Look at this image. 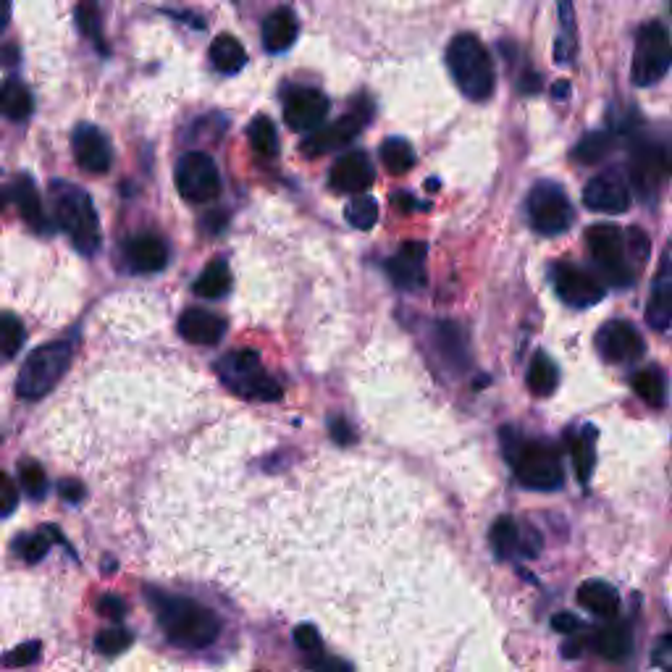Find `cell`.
<instances>
[{
	"mask_svg": "<svg viewBox=\"0 0 672 672\" xmlns=\"http://www.w3.org/2000/svg\"><path fill=\"white\" fill-rule=\"evenodd\" d=\"M71 363V344L69 342H53L37 347L32 355L24 360L16 381V392L21 399H40L53 386L61 381V376L69 371Z\"/></svg>",
	"mask_w": 672,
	"mask_h": 672,
	"instance_id": "5",
	"label": "cell"
},
{
	"mask_svg": "<svg viewBox=\"0 0 672 672\" xmlns=\"http://www.w3.org/2000/svg\"><path fill=\"white\" fill-rule=\"evenodd\" d=\"M596 350L602 352V357L609 363H628V360L641 357L644 339L636 326H630L628 321H609L596 334Z\"/></svg>",
	"mask_w": 672,
	"mask_h": 672,
	"instance_id": "14",
	"label": "cell"
},
{
	"mask_svg": "<svg viewBox=\"0 0 672 672\" xmlns=\"http://www.w3.org/2000/svg\"><path fill=\"white\" fill-rule=\"evenodd\" d=\"M557 384H560V371L552 363V357L536 352V357L528 365V389L536 397H549L557 389Z\"/></svg>",
	"mask_w": 672,
	"mask_h": 672,
	"instance_id": "31",
	"label": "cell"
},
{
	"mask_svg": "<svg viewBox=\"0 0 672 672\" xmlns=\"http://www.w3.org/2000/svg\"><path fill=\"white\" fill-rule=\"evenodd\" d=\"M436 347H439L441 357L455 371L468 368V342H465V334L460 331V326H455V323H439L436 326Z\"/></svg>",
	"mask_w": 672,
	"mask_h": 672,
	"instance_id": "26",
	"label": "cell"
},
{
	"mask_svg": "<svg viewBox=\"0 0 672 672\" xmlns=\"http://www.w3.org/2000/svg\"><path fill=\"white\" fill-rule=\"evenodd\" d=\"M0 210H3V195H0Z\"/></svg>",
	"mask_w": 672,
	"mask_h": 672,
	"instance_id": "57",
	"label": "cell"
},
{
	"mask_svg": "<svg viewBox=\"0 0 672 672\" xmlns=\"http://www.w3.org/2000/svg\"><path fill=\"white\" fill-rule=\"evenodd\" d=\"M512 436H515L512 431H502V439H507L504 449H507V457H510L518 481L536 491L560 489L562 481H565V473H562L557 452L552 447H546V444L520 441L512 439Z\"/></svg>",
	"mask_w": 672,
	"mask_h": 672,
	"instance_id": "4",
	"label": "cell"
},
{
	"mask_svg": "<svg viewBox=\"0 0 672 672\" xmlns=\"http://www.w3.org/2000/svg\"><path fill=\"white\" fill-rule=\"evenodd\" d=\"M21 486L27 489L29 497H42L45 489H48L45 470H42L37 462H24V465H21Z\"/></svg>",
	"mask_w": 672,
	"mask_h": 672,
	"instance_id": "44",
	"label": "cell"
},
{
	"mask_svg": "<svg viewBox=\"0 0 672 672\" xmlns=\"http://www.w3.org/2000/svg\"><path fill=\"white\" fill-rule=\"evenodd\" d=\"M294 644H297V649L300 651H305L308 657H315V659L323 657L321 633H318L313 625H297V630H294Z\"/></svg>",
	"mask_w": 672,
	"mask_h": 672,
	"instance_id": "43",
	"label": "cell"
},
{
	"mask_svg": "<svg viewBox=\"0 0 672 672\" xmlns=\"http://www.w3.org/2000/svg\"><path fill=\"white\" fill-rule=\"evenodd\" d=\"M628 250L630 255L638 260V263H644L646 258H649V250H651V242L649 237H646L644 231L641 229H630L628 234Z\"/></svg>",
	"mask_w": 672,
	"mask_h": 672,
	"instance_id": "49",
	"label": "cell"
},
{
	"mask_svg": "<svg viewBox=\"0 0 672 672\" xmlns=\"http://www.w3.org/2000/svg\"><path fill=\"white\" fill-rule=\"evenodd\" d=\"M630 384H633V392L644 399V402H649V405H654V407L665 405L667 378H665V373L659 371V368L651 365V368H644V371L633 373Z\"/></svg>",
	"mask_w": 672,
	"mask_h": 672,
	"instance_id": "32",
	"label": "cell"
},
{
	"mask_svg": "<svg viewBox=\"0 0 672 672\" xmlns=\"http://www.w3.org/2000/svg\"><path fill=\"white\" fill-rule=\"evenodd\" d=\"M596 651L602 654L609 662H623L633 651V636L625 623H609L607 628H602L594 638Z\"/></svg>",
	"mask_w": 672,
	"mask_h": 672,
	"instance_id": "25",
	"label": "cell"
},
{
	"mask_svg": "<svg viewBox=\"0 0 672 672\" xmlns=\"http://www.w3.org/2000/svg\"><path fill=\"white\" fill-rule=\"evenodd\" d=\"M14 200H16V205H19L24 221H27L32 229L35 231L48 229V218H45V210H42L40 195H37L35 182H32L29 176H19V179H16Z\"/></svg>",
	"mask_w": 672,
	"mask_h": 672,
	"instance_id": "27",
	"label": "cell"
},
{
	"mask_svg": "<svg viewBox=\"0 0 672 672\" xmlns=\"http://www.w3.org/2000/svg\"><path fill=\"white\" fill-rule=\"evenodd\" d=\"M98 607H100V615H105V617H113V620L124 617V602L116 599V596H103V599L98 602Z\"/></svg>",
	"mask_w": 672,
	"mask_h": 672,
	"instance_id": "50",
	"label": "cell"
},
{
	"mask_svg": "<svg viewBox=\"0 0 672 672\" xmlns=\"http://www.w3.org/2000/svg\"><path fill=\"white\" fill-rule=\"evenodd\" d=\"M609 150H612V134L591 132L578 142V147L573 150V158L581 163H599L607 158Z\"/></svg>",
	"mask_w": 672,
	"mask_h": 672,
	"instance_id": "38",
	"label": "cell"
},
{
	"mask_svg": "<svg viewBox=\"0 0 672 672\" xmlns=\"http://www.w3.org/2000/svg\"><path fill=\"white\" fill-rule=\"evenodd\" d=\"M578 602L581 607L591 609L599 617H615L620 609V594L607 581H586L578 588Z\"/></svg>",
	"mask_w": 672,
	"mask_h": 672,
	"instance_id": "24",
	"label": "cell"
},
{
	"mask_svg": "<svg viewBox=\"0 0 672 672\" xmlns=\"http://www.w3.org/2000/svg\"><path fill=\"white\" fill-rule=\"evenodd\" d=\"M126 260L134 271L158 273L161 268H166L168 250L163 245V239L153 237V234H142V237H134L126 245Z\"/></svg>",
	"mask_w": 672,
	"mask_h": 672,
	"instance_id": "21",
	"label": "cell"
},
{
	"mask_svg": "<svg viewBox=\"0 0 672 672\" xmlns=\"http://www.w3.org/2000/svg\"><path fill=\"white\" fill-rule=\"evenodd\" d=\"M528 218L541 234H562L573 224V205L565 189L554 182H539L528 195Z\"/></svg>",
	"mask_w": 672,
	"mask_h": 672,
	"instance_id": "10",
	"label": "cell"
},
{
	"mask_svg": "<svg viewBox=\"0 0 672 672\" xmlns=\"http://www.w3.org/2000/svg\"><path fill=\"white\" fill-rule=\"evenodd\" d=\"M16 504H19V489H16V483L0 473V518H8V515L16 510Z\"/></svg>",
	"mask_w": 672,
	"mask_h": 672,
	"instance_id": "47",
	"label": "cell"
},
{
	"mask_svg": "<svg viewBox=\"0 0 672 672\" xmlns=\"http://www.w3.org/2000/svg\"><path fill=\"white\" fill-rule=\"evenodd\" d=\"M77 24L82 29L84 35L90 37L92 42H98L100 48H103V35H100V11H98V0H82L77 8Z\"/></svg>",
	"mask_w": 672,
	"mask_h": 672,
	"instance_id": "41",
	"label": "cell"
},
{
	"mask_svg": "<svg viewBox=\"0 0 672 672\" xmlns=\"http://www.w3.org/2000/svg\"><path fill=\"white\" fill-rule=\"evenodd\" d=\"M50 200H53V216L56 224L69 234L71 245L82 255H92L100 247V221L95 213L90 195L82 187L71 182L50 184Z\"/></svg>",
	"mask_w": 672,
	"mask_h": 672,
	"instance_id": "2",
	"label": "cell"
},
{
	"mask_svg": "<svg viewBox=\"0 0 672 672\" xmlns=\"http://www.w3.org/2000/svg\"><path fill=\"white\" fill-rule=\"evenodd\" d=\"M560 3V40H557V48H554V61L560 66L573 63L575 58V16H573V3L570 0H557Z\"/></svg>",
	"mask_w": 672,
	"mask_h": 672,
	"instance_id": "35",
	"label": "cell"
},
{
	"mask_svg": "<svg viewBox=\"0 0 672 672\" xmlns=\"http://www.w3.org/2000/svg\"><path fill=\"white\" fill-rule=\"evenodd\" d=\"M48 546H50L48 536H45V533H35V536H24V539H19V546H16V549H19L21 557L27 562H40L42 557L48 554Z\"/></svg>",
	"mask_w": 672,
	"mask_h": 672,
	"instance_id": "45",
	"label": "cell"
},
{
	"mask_svg": "<svg viewBox=\"0 0 672 672\" xmlns=\"http://www.w3.org/2000/svg\"><path fill=\"white\" fill-rule=\"evenodd\" d=\"M329 108V98L321 90L297 87V90H289L284 100V121L292 132H315L329 116Z\"/></svg>",
	"mask_w": 672,
	"mask_h": 672,
	"instance_id": "13",
	"label": "cell"
},
{
	"mask_svg": "<svg viewBox=\"0 0 672 672\" xmlns=\"http://www.w3.org/2000/svg\"><path fill=\"white\" fill-rule=\"evenodd\" d=\"M381 161L389 168V174H407L415 166V150L413 145L402 137H389L381 145Z\"/></svg>",
	"mask_w": 672,
	"mask_h": 672,
	"instance_id": "34",
	"label": "cell"
},
{
	"mask_svg": "<svg viewBox=\"0 0 672 672\" xmlns=\"http://www.w3.org/2000/svg\"><path fill=\"white\" fill-rule=\"evenodd\" d=\"M552 284L560 294V300L570 308H591L604 297L602 281L575 263H554Z\"/></svg>",
	"mask_w": 672,
	"mask_h": 672,
	"instance_id": "12",
	"label": "cell"
},
{
	"mask_svg": "<svg viewBox=\"0 0 672 672\" xmlns=\"http://www.w3.org/2000/svg\"><path fill=\"white\" fill-rule=\"evenodd\" d=\"M179 331L192 344H218L226 331V323L208 310H187L179 318Z\"/></svg>",
	"mask_w": 672,
	"mask_h": 672,
	"instance_id": "22",
	"label": "cell"
},
{
	"mask_svg": "<svg viewBox=\"0 0 672 672\" xmlns=\"http://www.w3.org/2000/svg\"><path fill=\"white\" fill-rule=\"evenodd\" d=\"M147 599L153 604L155 617L171 644L184 646V649H205L221 633L216 612L203 604L184 596L161 594V591H147Z\"/></svg>",
	"mask_w": 672,
	"mask_h": 672,
	"instance_id": "1",
	"label": "cell"
},
{
	"mask_svg": "<svg viewBox=\"0 0 672 672\" xmlns=\"http://www.w3.org/2000/svg\"><path fill=\"white\" fill-rule=\"evenodd\" d=\"M210 61L221 74H237L247 63V53L242 48V42L231 35H221L210 45Z\"/></svg>",
	"mask_w": 672,
	"mask_h": 672,
	"instance_id": "29",
	"label": "cell"
},
{
	"mask_svg": "<svg viewBox=\"0 0 672 672\" xmlns=\"http://www.w3.org/2000/svg\"><path fill=\"white\" fill-rule=\"evenodd\" d=\"M628 176L630 184H633V189H636L644 203L657 200L659 192L672 179L670 150L665 145H659V142H636L633 155H630Z\"/></svg>",
	"mask_w": 672,
	"mask_h": 672,
	"instance_id": "8",
	"label": "cell"
},
{
	"mask_svg": "<svg viewBox=\"0 0 672 672\" xmlns=\"http://www.w3.org/2000/svg\"><path fill=\"white\" fill-rule=\"evenodd\" d=\"M297 40V19L289 8H276L263 21V45L268 53H284Z\"/></svg>",
	"mask_w": 672,
	"mask_h": 672,
	"instance_id": "23",
	"label": "cell"
},
{
	"mask_svg": "<svg viewBox=\"0 0 672 672\" xmlns=\"http://www.w3.org/2000/svg\"><path fill=\"white\" fill-rule=\"evenodd\" d=\"M365 124L363 113H350V116H342L339 121L329 126H318L308 140L302 142V153L308 158H318L323 153H331V150H339V147H347L355 140L360 129Z\"/></svg>",
	"mask_w": 672,
	"mask_h": 672,
	"instance_id": "16",
	"label": "cell"
},
{
	"mask_svg": "<svg viewBox=\"0 0 672 672\" xmlns=\"http://www.w3.org/2000/svg\"><path fill=\"white\" fill-rule=\"evenodd\" d=\"M578 617L570 615V612H560V615L552 617V628L557 630V633H575L578 630Z\"/></svg>",
	"mask_w": 672,
	"mask_h": 672,
	"instance_id": "51",
	"label": "cell"
},
{
	"mask_svg": "<svg viewBox=\"0 0 672 672\" xmlns=\"http://www.w3.org/2000/svg\"><path fill=\"white\" fill-rule=\"evenodd\" d=\"M520 92H525V95H536V92L541 90V79H539V74H536V71H528V74H523V77H520Z\"/></svg>",
	"mask_w": 672,
	"mask_h": 672,
	"instance_id": "52",
	"label": "cell"
},
{
	"mask_svg": "<svg viewBox=\"0 0 672 672\" xmlns=\"http://www.w3.org/2000/svg\"><path fill=\"white\" fill-rule=\"evenodd\" d=\"M646 323L657 331H667L672 326V242H667L654 284H651Z\"/></svg>",
	"mask_w": 672,
	"mask_h": 672,
	"instance_id": "15",
	"label": "cell"
},
{
	"mask_svg": "<svg viewBox=\"0 0 672 672\" xmlns=\"http://www.w3.org/2000/svg\"><path fill=\"white\" fill-rule=\"evenodd\" d=\"M11 21V0H0V32L8 27Z\"/></svg>",
	"mask_w": 672,
	"mask_h": 672,
	"instance_id": "55",
	"label": "cell"
},
{
	"mask_svg": "<svg viewBox=\"0 0 672 672\" xmlns=\"http://www.w3.org/2000/svg\"><path fill=\"white\" fill-rule=\"evenodd\" d=\"M61 497L69 499V502H79L84 497V489L77 481H63L61 483Z\"/></svg>",
	"mask_w": 672,
	"mask_h": 672,
	"instance_id": "53",
	"label": "cell"
},
{
	"mask_svg": "<svg viewBox=\"0 0 672 672\" xmlns=\"http://www.w3.org/2000/svg\"><path fill=\"white\" fill-rule=\"evenodd\" d=\"M573 465L575 473H578V481L586 483L594 473V462H596V431L594 428H586L578 439L573 441Z\"/></svg>",
	"mask_w": 672,
	"mask_h": 672,
	"instance_id": "36",
	"label": "cell"
},
{
	"mask_svg": "<svg viewBox=\"0 0 672 672\" xmlns=\"http://www.w3.org/2000/svg\"><path fill=\"white\" fill-rule=\"evenodd\" d=\"M71 145H74V158H77L79 166L90 174H105L111 168L113 153L111 142L100 132L98 126L82 124L77 126V132L71 137Z\"/></svg>",
	"mask_w": 672,
	"mask_h": 672,
	"instance_id": "17",
	"label": "cell"
},
{
	"mask_svg": "<svg viewBox=\"0 0 672 672\" xmlns=\"http://www.w3.org/2000/svg\"><path fill=\"white\" fill-rule=\"evenodd\" d=\"M247 137H250L252 150L263 155V158H273V155L279 153V134H276L273 121L266 119V116L252 119L250 129H247Z\"/></svg>",
	"mask_w": 672,
	"mask_h": 672,
	"instance_id": "37",
	"label": "cell"
},
{
	"mask_svg": "<svg viewBox=\"0 0 672 672\" xmlns=\"http://www.w3.org/2000/svg\"><path fill=\"white\" fill-rule=\"evenodd\" d=\"M95 646H98V651L105 654V657H116V654H121V651L132 646V633L124 628H108L95 638Z\"/></svg>",
	"mask_w": 672,
	"mask_h": 672,
	"instance_id": "42",
	"label": "cell"
},
{
	"mask_svg": "<svg viewBox=\"0 0 672 672\" xmlns=\"http://www.w3.org/2000/svg\"><path fill=\"white\" fill-rule=\"evenodd\" d=\"M27 339L24 323L11 313H0V355L14 357Z\"/></svg>",
	"mask_w": 672,
	"mask_h": 672,
	"instance_id": "39",
	"label": "cell"
},
{
	"mask_svg": "<svg viewBox=\"0 0 672 672\" xmlns=\"http://www.w3.org/2000/svg\"><path fill=\"white\" fill-rule=\"evenodd\" d=\"M489 539L497 557H502V560H510V557L523 554V533H520L518 523L510 515H504V518H499L497 523L491 525Z\"/></svg>",
	"mask_w": 672,
	"mask_h": 672,
	"instance_id": "30",
	"label": "cell"
},
{
	"mask_svg": "<svg viewBox=\"0 0 672 672\" xmlns=\"http://www.w3.org/2000/svg\"><path fill=\"white\" fill-rule=\"evenodd\" d=\"M37 657H40V644H37V641H27V644L16 646L11 654H6V657H3V665H6V667H27V665H32Z\"/></svg>",
	"mask_w": 672,
	"mask_h": 672,
	"instance_id": "46",
	"label": "cell"
},
{
	"mask_svg": "<svg viewBox=\"0 0 672 672\" xmlns=\"http://www.w3.org/2000/svg\"><path fill=\"white\" fill-rule=\"evenodd\" d=\"M32 95L19 79H6L0 82V113L11 121H24L32 116Z\"/></svg>",
	"mask_w": 672,
	"mask_h": 672,
	"instance_id": "28",
	"label": "cell"
},
{
	"mask_svg": "<svg viewBox=\"0 0 672 672\" xmlns=\"http://www.w3.org/2000/svg\"><path fill=\"white\" fill-rule=\"evenodd\" d=\"M218 373H221V381L239 397L260 399V402H276L281 397V386L263 371L260 357L252 350L231 352L229 357H224V363L218 365Z\"/></svg>",
	"mask_w": 672,
	"mask_h": 672,
	"instance_id": "7",
	"label": "cell"
},
{
	"mask_svg": "<svg viewBox=\"0 0 672 672\" xmlns=\"http://www.w3.org/2000/svg\"><path fill=\"white\" fill-rule=\"evenodd\" d=\"M423 263H426V245L423 242H407L386 263V271H389V279L397 287L418 289L426 281V276H423Z\"/></svg>",
	"mask_w": 672,
	"mask_h": 672,
	"instance_id": "20",
	"label": "cell"
},
{
	"mask_svg": "<svg viewBox=\"0 0 672 672\" xmlns=\"http://www.w3.org/2000/svg\"><path fill=\"white\" fill-rule=\"evenodd\" d=\"M449 74L468 100L483 103L494 95L497 71L491 61L489 50L476 35H457L447 48Z\"/></svg>",
	"mask_w": 672,
	"mask_h": 672,
	"instance_id": "3",
	"label": "cell"
},
{
	"mask_svg": "<svg viewBox=\"0 0 672 672\" xmlns=\"http://www.w3.org/2000/svg\"><path fill=\"white\" fill-rule=\"evenodd\" d=\"M651 665L659 670H672V636H662L651 651Z\"/></svg>",
	"mask_w": 672,
	"mask_h": 672,
	"instance_id": "48",
	"label": "cell"
},
{
	"mask_svg": "<svg viewBox=\"0 0 672 672\" xmlns=\"http://www.w3.org/2000/svg\"><path fill=\"white\" fill-rule=\"evenodd\" d=\"M373 179H376V174H373L371 158L360 153V150H352V153L342 155L329 174L331 187L336 192H347V195H363L365 189L373 184Z\"/></svg>",
	"mask_w": 672,
	"mask_h": 672,
	"instance_id": "18",
	"label": "cell"
},
{
	"mask_svg": "<svg viewBox=\"0 0 672 672\" xmlns=\"http://www.w3.org/2000/svg\"><path fill=\"white\" fill-rule=\"evenodd\" d=\"M552 92H554V98H557V100H565L567 95H570V84H567V82H557L552 87Z\"/></svg>",
	"mask_w": 672,
	"mask_h": 672,
	"instance_id": "56",
	"label": "cell"
},
{
	"mask_svg": "<svg viewBox=\"0 0 672 672\" xmlns=\"http://www.w3.org/2000/svg\"><path fill=\"white\" fill-rule=\"evenodd\" d=\"M672 69V35L670 29L659 21L644 24L636 37V53H633V82L638 87H651L659 79L667 77Z\"/></svg>",
	"mask_w": 672,
	"mask_h": 672,
	"instance_id": "6",
	"label": "cell"
},
{
	"mask_svg": "<svg viewBox=\"0 0 672 672\" xmlns=\"http://www.w3.org/2000/svg\"><path fill=\"white\" fill-rule=\"evenodd\" d=\"M347 221L355 229H373L378 221V203L368 195H357L350 205H347Z\"/></svg>",
	"mask_w": 672,
	"mask_h": 672,
	"instance_id": "40",
	"label": "cell"
},
{
	"mask_svg": "<svg viewBox=\"0 0 672 672\" xmlns=\"http://www.w3.org/2000/svg\"><path fill=\"white\" fill-rule=\"evenodd\" d=\"M583 203L599 213H625L630 205L628 184L617 174H599L583 189Z\"/></svg>",
	"mask_w": 672,
	"mask_h": 672,
	"instance_id": "19",
	"label": "cell"
},
{
	"mask_svg": "<svg viewBox=\"0 0 672 672\" xmlns=\"http://www.w3.org/2000/svg\"><path fill=\"white\" fill-rule=\"evenodd\" d=\"M331 434H334V439L339 441V444H352V431L347 428L344 420H336L334 426H331Z\"/></svg>",
	"mask_w": 672,
	"mask_h": 672,
	"instance_id": "54",
	"label": "cell"
},
{
	"mask_svg": "<svg viewBox=\"0 0 672 672\" xmlns=\"http://www.w3.org/2000/svg\"><path fill=\"white\" fill-rule=\"evenodd\" d=\"M586 245L591 250L594 263L602 268L604 279L612 287H630L633 284V271H630L628 255H625V239L617 226H591L586 234Z\"/></svg>",
	"mask_w": 672,
	"mask_h": 672,
	"instance_id": "9",
	"label": "cell"
},
{
	"mask_svg": "<svg viewBox=\"0 0 672 672\" xmlns=\"http://www.w3.org/2000/svg\"><path fill=\"white\" fill-rule=\"evenodd\" d=\"M229 289H231V273L224 260H213V263L200 273V279H197L195 284V292L200 294V297H208V300L224 297Z\"/></svg>",
	"mask_w": 672,
	"mask_h": 672,
	"instance_id": "33",
	"label": "cell"
},
{
	"mask_svg": "<svg viewBox=\"0 0 672 672\" xmlns=\"http://www.w3.org/2000/svg\"><path fill=\"white\" fill-rule=\"evenodd\" d=\"M176 187L189 203H210L221 192V176L213 158L205 153H187L176 166Z\"/></svg>",
	"mask_w": 672,
	"mask_h": 672,
	"instance_id": "11",
	"label": "cell"
}]
</instances>
